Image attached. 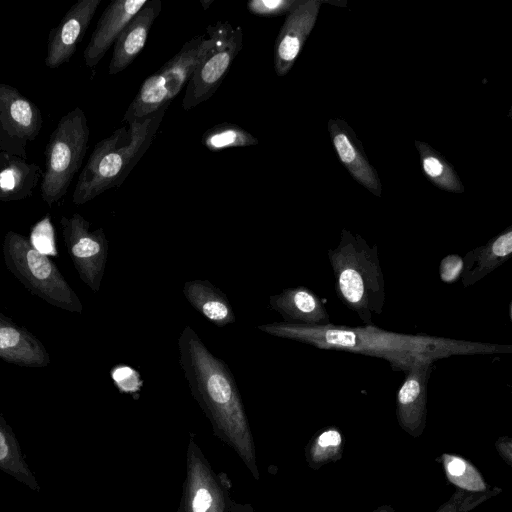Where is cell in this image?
<instances>
[{
	"instance_id": "30",
	"label": "cell",
	"mask_w": 512,
	"mask_h": 512,
	"mask_svg": "<svg viewBox=\"0 0 512 512\" xmlns=\"http://www.w3.org/2000/svg\"><path fill=\"white\" fill-rule=\"evenodd\" d=\"M303 0H250L247 2L248 11L259 17H278L287 15Z\"/></svg>"
},
{
	"instance_id": "2",
	"label": "cell",
	"mask_w": 512,
	"mask_h": 512,
	"mask_svg": "<svg viewBox=\"0 0 512 512\" xmlns=\"http://www.w3.org/2000/svg\"><path fill=\"white\" fill-rule=\"evenodd\" d=\"M178 350L191 394L210 421L213 434L232 448L254 479L259 480L253 435L230 369L189 325L178 338Z\"/></svg>"
},
{
	"instance_id": "22",
	"label": "cell",
	"mask_w": 512,
	"mask_h": 512,
	"mask_svg": "<svg viewBox=\"0 0 512 512\" xmlns=\"http://www.w3.org/2000/svg\"><path fill=\"white\" fill-rule=\"evenodd\" d=\"M183 294L195 310L217 327L235 322L236 317L228 298L208 280L185 282Z\"/></svg>"
},
{
	"instance_id": "21",
	"label": "cell",
	"mask_w": 512,
	"mask_h": 512,
	"mask_svg": "<svg viewBox=\"0 0 512 512\" xmlns=\"http://www.w3.org/2000/svg\"><path fill=\"white\" fill-rule=\"evenodd\" d=\"M42 175L37 164L0 152V201H18L31 196Z\"/></svg>"
},
{
	"instance_id": "35",
	"label": "cell",
	"mask_w": 512,
	"mask_h": 512,
	"mask_svg": "<svg viewBox=\"0 0 512 512\" xmlns=\"http://www.w3.org/2000/svg\"><path fill=\"white\" fill-rule=\"evenodd\" d=\"M373 512H395V511L391 505L385 504V505H381L380 507L375 509Z\"/></svg>"
},
{
	"instance_id": "9",
	"label": "cell",
	"mask_w": 512,
	"mask_h": 512,
	"mask_svg": "<svg viewBox=\"0 0 512 512\" xmlns=\"http://www.w3.org/2000/svg\"><path fill=\"white\" fill-rule=\"evenodd\" d=\"M230 488L228 476L214 472L191 434L178 512H225Z\"/></svg>"
},
{
	"instance_id": "16",
	"label": "cell",
	"mask_w": 512,
	"mask_h": 512,
	"mask_svg": "<svg viewBox=\"0 0 512 512\" xmlns=\"http://www.w3.org/2000/svg\"><path fill=\"white\" fill-rule=\"evenodd\" d=\"M148 0H114L101 14L96 28L84 50L87 67H95L109 48Z\"/></svg>"
},
{
	"instance_id": "1",
	"label": "cell",
	"mask_w": 512,
	"mask_h": 512,
	"mask_svg": "<svg viewBox=\"0 0 512 512\" xmlns=\"http://www.w3.org/2000/svg\"><path fill=\"white\" fill-rule=\"evenodd\" d=\"M269 335L310 344L319 349L357 353L388 361L393 371L406 372L420 360L435 361L456 355L511 353L512 346L382 330L374 325L310 326L274 322L258 326Z\"/></svg>"
},
{
	"instance_id": "19",
	"label": "cell",
	"mask_w": 512,
	"mask_h": 512,
	"mask_svg": "<svg viewBox=\"0 0 512 512\" xmlns=\"http://www.w3.org/2000/svg\"><path fill=\"white\" fill-rule=\"evenodd\" d=\"M271 309L277 311L285 322L323 326L330 324V316L321 299L304 286L284 289L270 296Z\"/></svg>"
},
{
	"instance_id": "31",
	"label": "cell",
	"mask_w": 512,
	"mask_h": 512,
	"mask_svg": "<svg viewBox=\"0 0 512 512\" xmlns=\"http://www.w3.org/2000/svg\"><path fill=\"white\" fill-rule=\"evenodd\" d=\"M30 243L43 254H55L54 232L49 215H46L33 227Z\"/></svg>"
},
{
	"instance_id": "4",
	"label": "cell",
	"mask_w": 512,
	"mask_h": 512,
	"mask_svg": "<svg viewBox=\"0 0 512 512\" xmlns=\"http://www.w3.org/2000/svg\"><path fill=\"white\" fill-rule=\"evenodd\" d=\"M328 260L338 298L365 325H373V317L383 313L386 300L377 245L342 229L338 245L328 250Z\"/></svg>"
},
{
	"instance_id": "18",
	"label": "cell",
	"mask_w": 512,
	"mask_h": 512,
	"mask_svg": "<svg viewBox=\"0 0 512 512\" xmlns=\"http://www.w3.org/2000/svg\"><path fill=\"white\" fill-rule=\"evenodd\" d=\"M0 358L10 364L41 368L50 364L42 342L26 328L0 314Z\"/></svg>"
},
{
	"instance_id": "34",
	"label": "cell",
	"mask_w": 512,
	"mask_h": 512,
	"mask_svg": "<svg viewBox=\"0 0 512 512\" xmlns=\"http://www.w3.org/2000/svg\"><path fill=\"white\" fill-rule=\"evenodd\" d=\"M225 512H254L250 504L234 502L231 498L227 502Z\"/></svg>"
},
{
	"instance_id": "7",
	"label": "cell",
	"mask_w": 512,
	"mask_h": 512,
	"mask_svg": "<svg viewBox=\"0 0 512 512\" xmlns=\"http://www.w3.org/2000/svg\"><path fill=\"white\" fill-rule=\"evenodd\" d=\"M213 48V39H206L204 35L185 42L178 53L143 81L124 114L123 122L142 119L169 106Z\"/></svg>"
},
{
	"instance_id": "5",
	"label": "cell",
	"mask_w": 512,
	"mask_h": 512,
	"mask_svg": "<svg viewBox=\"0 0 512 512\" xmlns=\"http://www.w3.org/2000/svg\"><path fill=\"white\" fill-rule=\"evenodd\" d=\"M3 258L7 269L32 294L48 304L74 313L83 305L57 266L35 249L21 234L8 231L4 236Z\"/></svg>"
},
{
	"instance_id": "20",
	"label": "cell",
	"mask_w": 512,
	"mask_h": 512,
	"mask_svg": "<svg viewBox=\"0 0 512 512\" xmlns=\"http://www.w3.org/2000/svg\"><path fill=\"white\" fill-rule=\"evenodd\" d=\"M512 254V227H508L483 246L469 251L463 258L462 283L474 285L506 262Z\"/></svg>"
},
{
	"instance_id": "29",
	"label": "cell",
	"mask_w": 512,
	"mask_h": 512,
	"mask_svg": "<svg viewBox=\"0 0 512 512\" xmlns=\"http://www.w3.org/2000/svg\"><path fill=\"white\" fill-rule=\"evenodd\" d=\"M111 379L120 393L138 396L143 386L139 371L127 364L115 365L110 370Z\"/></svg>"
},
{
	"instance_id": "14",
	"label": "cell",
	"mask_w": 512,
	"mask_h": 512,
	"mask_svg": "<svg viewBox=\"0 0 512 512\" xmlns=\"http://www.w3.org/2000/svg\"><path fill=\"white\" fill-rule=\"evenodd\" d=\"M433 361L420 360L406 372L397 393L396 415L400 427L412 437H419L426 425L427 385Z\"/></svg>"
},
{
	"instance_id": "8",
	"label": "cell",
	"mask_w": 512,
	"mask_h": 512,
	"mask_svg": "<svg viewBox=\"0 0 512 512\" xmlns=\"http://www.w3.org/2000/svg\"><path fill=\"white\" fill-rule=\"evenodd\" d=\"M214 41L213 50L192 73L182 99L184 110H190L211 98L217 91L243 47V31L229 22L218 21L206 29Z\"/></svg>"
},
{
	"instance_id": "27",
	"label": "cell",
	"mask_w": 512,
	"mask_h": 512,
	"mask_svg": "<svg viewBox=\"0 0 512 512\" xmlns=\"http://www.w3.org/2000/svg\"><path fill=\"white\" fill-rule=\"evenodd\" d=\"M343 438L340 431L334 427L326 428L316 434L306 447V461L317 470L324 464L341 458Z\"/></svg>"
},
{
	"instance_id": "3",
	"label": "cell",
	"mask_w": 512,
	"mask_h": 512,
	"mask_svg": "<svg viewBox=\"0 0 512 512\" xmlns=\"http://www.w3.org/2000/svg\"><path fill=\"white\" fill-rule=\"evenodd\" d=\"M169 106L116 129L95 144L76 182L72 201L85 204L120 187L150 147Z\"/></svg>"
},
{
	"instance_id": "6",
	"label": "cell",
	"mask_w": 512,
	"mask_h": 512,
	"mask_svg": "<svg viewBox=\"0 0 512 512\" xmlns=\"http://www.w3.org/2000/svg\"><path fill=\"white\" fill-rule=\"evenodd\" d=\"M90 130L77 106L61 117L45 147V167L40 182L43 201L52 206L66 193L87 152Z\"/></svg>"
},
{
	"instance_id": "32",
	"label": "cell",
	"mask_w": 512,
	"mask_h": 512,
	"mask_svg": "<svg viewBox=\"0 0 512 512\" xmlns=\"http://www.w3.org/2000/svg\"><path fill=\"white\" fill-rule=\"evenodd\" d=\"M463 270V258L457 254L444 257L439 265V275L443 282L453 283L461 277Z\"/></svg>"
},
{
	"instance_id": "12",
	"label": "cell",
	"mask_w": 512,
	"mask_h": 512,
	"mask_svg": "<svg viewBox=\"0 0 512 512\" xmlns=\"http://www.w3.org/2000/svg\"><path fill=\"white\" fill-rule=\"evenodd\" d=\"M100 4L101 0H78L51 29L45 57L48 68H58L71 59Z\"/></svg>"
},
{
	"instance_id": "33",
	"label": "cell",
	"mask_w": 512,
	"mask_h": 512,
	"mask_svg": "<svg viewBox=\"0 0 512 512\" xmlns=\"http://www.w3.org/2000/svg\"><path fill=\"white\" fill-rule=\"evenodd\" d=\"M496 449L502 459L512 465V440L509 437H500L495 443Z\"/></svg>"
},
{
	"instance_id": "13",
	"label": "cell",
	"mask_w": 512,
	"mask_h": 512,
	"mask_svg": "<svg viewBox=\"0 0 512 512\" xmlns=\"http://www.w3.org/2000/svg\"><path fill=\"white\" fill-rule=\"evenodd\" d=\"M322 1L303 0L285 17L274 44V70L285 76L293 67L315 26Z\"/></svg>"
},
{
	"instance_id": "23",
	"label": "cell",
	"mask_w": 512,
	"mask_h": 512,
	"mask_svg": "<svg viewBox=\"0 0 512 512\" xmlns=\"http://www.w3.org/2000/svg\"><path fill=\"white\" fill-rule=\"evenodd\" d=\"M420 164L425 176L439 189L462 193L464 187L453 166L434 148L425 142L415 141Z\"/></svg>"
},
{
	"instance_id": "17",
	"label": "cell",
	"mask_w": 512,
	"mask_h": 512,
	"mask_svg": "<svg viewBox=\"0 0 512 512\" xmlns=\"http://www.w3.org/2000/svg\"><path fill=\"white\" fill-rule=\"evenodd\" d=\"M162 10L161 0H148L130 20L113 45L108 74L116 75L125 70L142 52L150 29Z\"/></svg>"
},
{
	"instance_id": "15",
	"label": "cell",
	"mask_w": 512,
	"mask_h": 512,
	"mask_svg": "<svg viewBox=\"0 0 512 512\" xmlns=\"http://www.w3.org/2000/svg\"><path fill=\"white\" fill-rule=\"evenodd\" d=\"M328 131L332 145L350 175L376 196L381 195L378 173L366 157L361 142L342 119H330Z\"/></svg>"
},
{
	"instance_id": "24",
	"label": "cell",
	"mask_w": 512,
	"mask_h": 512,
	"mask_svg": "<svg viewBox=\"0 0 512 512\" xmlns=\"http://www.w3.org/2000/svg\"><path fill=\"white\" fill-rule=\"evenodd\" d=\"M0 470L12 475L32 489H38V484L22 456L17 439L1 414Z\"/></svg>"
},
{
	"instance_id": "10",
	"label": "cell",
	"mask_w": 512,
	"mask_h": 512,
	"mask_svg": "<svg viewBox=\"0 0 512 512\" xmlns=\"http://www.w3.org/2000/svg\"><path fill=\"white\" fill-rule=\"evenodd\" d=\"M68 254L80 279L98 292L108 257V241L102 228L90 230V223L79 213L60 219Z\"/></svg>"
},
{
	"instance_id": "11",
	"label": "cell",
	"mask_w": 512,
	"mask_h": 512,
	"mask_svg": "<svg viewBox=\"0 0 512 512\" xmlns=\"http://www.w3.org/2000/svg\"><path fill=\"white\" fill-rule=\"evenodd\" d=\"M42 114L19 90L0 83V150L27 158L26 147L41 131Z\"/></svg>"
},
{
	"instance_id": "28",
	"label": "cell",
	"mask_w": 512,
	"mask_h": 512,
	"mask_svg": "<svg viewBox=\"0 0 512 512\" xmlns=\"http://www.w3.org/2000/svg\"><path fill=\"white\" fill-rule=\"evenodd\" d=\"M501 491L497 487L484 493H471L457 489L436 512H469Z\"/></svg>"
},
{
	"instance_id": "25",
	"label": "cell",
	"mask_w": 512,
	"mask_h": 512,
	"mask_svg": "<svg viewBox=\"0 0 512 512\" xmlns=\"http://www.w3.org/2000/svg\"><path fill=\"white\" fill-rule=\"evenodd\" d=\"M440 460L448 481L457 489L471 493H484L491 490L480 471L467 459L459 455L443 453Z\"/></svg>"
},
{
	"instance_id": "36",
	"label": "cell",
	"mask_w": 512,
	"mask_h": 512,
	"mask_svg": "<svg viewBox=\"0 0 512 512\" xmlns=\"http://www.w3.org/2000/svg\"><path fill=\"white\" fill-rule=\"evenodd\" d=\"M213 2L214 0H200V4L204 10H207Z\"/></svg>"
},
{
	"instance_id": "26",
	"label": "cell",
	"mask_w": 512,
	"mask_h": 512,
	"mask_svg": "<svg viewBox=\"0 0 512 512\" xmlns=\"http://www.w3.org/2000/svg\"><path fill=\"white\" fill-rule=\"evenodd\" d=\"M202 144L210 151L248 147L258 144V139L241 126L233 123H220L209 128L202 135Z\"/></svg>"
}]
</instances>
